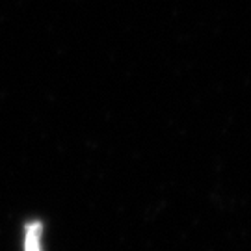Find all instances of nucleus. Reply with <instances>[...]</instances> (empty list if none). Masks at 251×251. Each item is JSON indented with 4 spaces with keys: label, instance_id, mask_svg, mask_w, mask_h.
Instances as JSON below:
<instances>
[{
    "label": "nucleus",
    "instance_id": "obj_1",
    "mask_svg": "<svg viewBox=\"0 0 251 251\" xmlns=\"http://www.w3.org/2000/svg\"><path fill=\"white\" fill-rule=\"evenodd\" d=\"M47 224L39 216H30L21 222V251H47Z\"/></svg>",
    "mask_w": 251,
    "mask_h": 251
}]
</instances>
